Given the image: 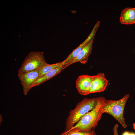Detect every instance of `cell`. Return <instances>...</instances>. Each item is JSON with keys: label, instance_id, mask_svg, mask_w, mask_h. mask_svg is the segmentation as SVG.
I'll return each mask as SVG.
<instances>
[{"label": "cell", "instance_id": "7a4b0ae2", "mask_svg": "<svg viewBox=\"0 0 135 135\" xmlns=\"http://www.w3.org/2000/svg\"><path fill=\"white\" fill-rule=\"evenodd\" d=\"M98 99V97L85 98L78 102L69 113L65 123V131L73 127L85 115L93 110L97 104Z\"/></svg>", "mask_w": 135, "mask_h": 135}, {"label": "cell", "instance_id": "3957f363", "mask_svg": "<svg viewBox=\"0 0 135 135\" xmlns=\"http://www.w3.org/2000/svg\"><path fill=\"white\" fill-rule=\"evenodd\" d=\"M129 96V94H126L118 100H106L100 108L103 114L107 113L112 116L124 128L127 127V125L124 117V111Z\"/></svg>", "mask_w": 135, "mask_h": 135}, {"label": "cell", "instance_id": "ac0fdd59", "mask_svg": "<svg viewBox=\"0 0 135 135\" xmlns=\"http://www.w3.org/2000/svg\"><path fill=\"white\" fill-rule=\"evenodd\" d=\"M134 129L135 130V123H134L133 124Z\"/></svg>", "mask_w": 135, "mask_h": 135}, {"label": "cell", "instance_id": "52a82bcc", "mask_svg": "<svg viewBox=\"0 0 135 135\" xmlns=\"http://www.w3.org/2000/svg\"><path fill=\"white\" fill-rule=\"evenodd\" d=\"M108 81L105 78L104 73H100L94 75L90 93L100 92L105 90Z\"/></svg>", "mask_w": 135, "mask_h": 135}, {"label": "cell", "instance_id": "4fadbf2b", "mask_svg": "<svg viewBox=\"0 0 135 135\" xmlns=\"http://www.w3.org/2000/svg\"><path fill=\"white\" fill-rule=\"evenodd\" d=\"M60 135H96L94 130L88 132H82L78 131L69 132L64 131Z\"/></svg>", "mask_w": 135, "mask_h": 135}, {"label": "cell", "instance_id": "6da1fadb", "mask_svg": "<svg viewBox=\"0 0 135 135\" xmlns=\"http://www.w3.org/2000/svg\"><path fill=\"white\" fill-rule=\"evenodd\" d=\"M106 100L104 97H98L96 107L85 115L73 127L68 131H65L88 132L94 130L102 117L103 114L100 110V108Z\"/></svg>", "mask_w": 135, "mask_h": 135}, {"label": "cell", "instance_id": "9a60e30c", "mask_svg": "<svg viewBox=\"0 0 135 135\" xmlns=\"http://www.w3.org/2000/svg\"><path fill=\"white\" fill-rule=\"evenodd\" d=\"M130 133L128 132H124L122 135H130Z\"/></svg>", "mask_w": 135, "mask_h": 135}, {"label": "cell", "instance_id": "9c48e42d", "mask_svg": "<svg viewBox=\"0 0 135 135\" xmlns=\"http://www.w3.org/2000/svg\"><path fill=\"white\" fill-rule=\"evenodd\" d=\"M94 38L92 39L74 59L67 64L64 65V69L70 65L77 62H80L82 64H85L86 63L89 56L92 52Z\"/></svg>", "mask_w": 135, "mask_h": 135}, {"label": "cell", "instance_id": "7c38bea8", "mask_svg": "<svg viewBox=\"0 0 135 135\" xmlns=\"http://www.w3.org/2000/svg\"><path fill=\"white\" fill-rule=\"evenodd\" d=\"M64 65L63 61L52 64L47 63L42 66L39 69L40 77H41L53 69Z\"/></svg>", "mask_w": 135, "mask_h": 135}, {"label": "cell", "instance_id": "30bf717a", "mask_svg": "<svg viewBox=\"0 0 135 135\" xmlns=\"http://www.w3.org/2000/svg\"><path fill=\"white\" fill-rule=\"evenodd\" d=\"M123 24H130L135 23V8H126L121 12L120 18Z\"/></svg>", "mask_w": 135, "mask_h": 135}, {"label": "cell", "instance_id": "8992f818", "mask_svg": "<svg viewBox=\"0 0 135 135\" xmlns=\"http://www.w3.org/2000/svg\"><path fill=\"white\" fill-rule=\"evenodd\" d=\"M94 76L83 75L79 76L76 82V86L79 93L82 95L90 94L92 82Z\"/></svg>", "mask_w": 135, "mask_h": 135}, {"label": "cell", "instance_id": "e0dca14e", "mask_svg": "<svg viewBox=\"0 0 135 135\" xmlns=\"http://www.w3.org/2000/svg\"><path fill=\"white\" fill-rule=\"evenodd\" d=\"M130 135H135V134L133 133H130Z\"/></svg>", "mask_w": 135, "mask_h": 135}, {"label": "cell", "instance_id": "8fae6325", "mask_svg": "<svg viewBox=\"0 0 135 135\" xmlns=\"http://www.w3.org/2000/svg\"><path fill=\"white\" fill-rule=\"evenodd\" d=\"M64 65H61L40 77L34 82L32 88L39 85L60 74L62 70L64 69Z\"/></svg>", "mask_w": 135, "mask_h": 135}, {"label": "cell", "instance_id": "2e32d148", "mask_svg": "<svg viewBox=\"0 0 135 135\" xmlns=\"http://www.w3.org/2000/svg\"><path fill=\"white\" fill-rule=\"evenodd\" d=\"M0 118H0V124H1V122H2V115L0 114Z\"/></svg>", "mask_w": 135, "mask_h": 135}, {"label": "cell", "instance_id": "ba28073f", "mask_svg": "<svg viewBox=\"0 0 135 135\" xmlns=\"http://www.w3.org/2000/svg\"><path fill=\"white\" fill-rule=\"evenodd\" d=\"M100 22L98 21L94 26L91 32L86 40L78 47L73 50L68 57L63 61V64H67L70 61L74 59L84 46L94 38L96 32L99 26Z\"/></svg>", "mask_w": 135, "mask_h": 135}, {"label": "cell", "instance_id": "5bb4252c", "mask_svg": "<svg viewBox=\"0 0 135 135\" xmlns=\"http://www.w3.org/2000/svg\"><path fill=\"white\" fill-rule=\"evenodd\" d=\"M118 125L117 124H116L114 125L112 129L114 135H119L118 133Z\"/></svg>", "mask_w": 135, "mask_h": 135}, {"label": "cell", "instance_id": "5b68a950", "mask_svg": "<svg viewBox=\"0 0 135 135\" xmlns=\"http://www.w3.org/2000/svg\"><path fill=\"white\" fill-rule=\"evenodd\" d=\"M18 75L23 87L24 94L26 95L34 82L40 77L38 70L18 74Z\"/></svg>", "mask_w": 135, "mask_h": 135}, {"label": "cell", "instance_id": "277c9868", "mask_svg": "<svg viewBox=\"0 0 135 135\" xmlns=\"http://www.w3.org/2000/svg\"><path fill=\"white\" fill-rule=\"evenodd\" d=\"M47 63L44 58L43 52H32L25 58L18 70V74L38 70L42 66Z\"/></svg>", "mask_w": 135, "mask_h": 135}]
</instances>
